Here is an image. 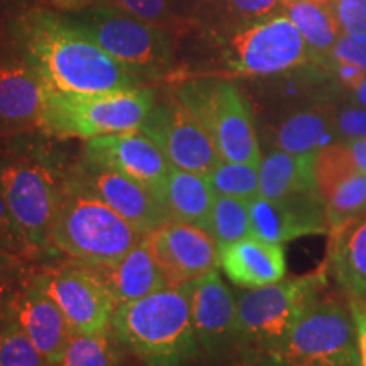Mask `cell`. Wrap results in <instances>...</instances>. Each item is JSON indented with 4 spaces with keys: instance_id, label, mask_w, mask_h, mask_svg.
Wrapping results in <instances>:
<instances>
[{
    "instance_id": "cell-1",
    "label": "cell",
    "mask_w": 366,
    "mask_h": 366,
    "mask_svg": "<svg viewBox=\"0 0 366 366\" xmlns=\"http://www.w3.org/2000/svg\"><path fill=\"white\" fill-rule=\"evenodd\" d=\"M22 59L44 84L70 94H102L141 86V76L114 59L66 16L29 9L12 26Z\"/></svg>"
},
{
    "instance_id": "cell-2",
    "label": "cell",
    "mask_w": 366,
    "mask_h": 366,
    "mask_svg": "<svg viewBox=\"0 0 366 366\" xmlns=\"http://www.w3.org/2000/svg\"><path fill=\"white\" fill-rule=\"evenodd\" d=\"M112 332L151 366H183L197 351L189 288L168 287L119 304Z\"/></svg>"
},
{
    "instance_id": "cell-3",
    "label": "cell",
    "mask_w": 366,
    "mask_h": 366,
    "mask_svg": "<svg viewBox=\"0 0 366 366\" xmlns=\"http://www.w3.org/2000/svg\"><path fill=\"white\" fill-rule=\"evenodd\" d=\"M143 236L76 178L61 187L51 248L80 264L105 267L122 258Z\"/></svg>"
},
{
    "instance_id": "cell-4",
    "label": "cell",
    "mask_w": 366,
    "mask_h": 366,
    "mask_svg": "<svg viewBox=\"0 0 366 366\" xmlns=\"http://www.w3.org/2000/svg\"><path fill=\"white\" fill-rule=\"evenodd\" d=\"M153 105V92L144 86L102 94H70L48 86L39 129L61 139H92L137 129Z\"/></svg>"
},
{
    "instance_id": "cell-5",
    "label": "cell",
    "mask_w": 366,
    "mask_h": 366,
    "mask_svg": "<svg viewBox=\"0 0 366 366\" xmlns=\"http://www.w3.org/2000/svg\"><path fill=\"white\" fill-rule=\"evenodd\" d=\"M65 16L137 76H159L175 66V39L167 31L102 6L79 9Z\"/></svg>"
},
{
    "instance_id": "cell-6",
    "label": "cell",
    "mask_w": 366,
    "mask_h": 366,
    "mask_svg": "<svg viewBox=\"0 0 366 366\" xmlns=\"http://www.w3.org/2000/svg\"><path fill=\"white\" fill-rule=\"evenodd\" d=\"M175 99L202 122L222 159L259 167L263 157L253 117L234 84L219 79L187 80L177 89Z\"/></svg>"
},
{
    "instance_id": "cell-7",
    "label": "cell",
    "mask_w": 366,
    "mask_h": 366,
    "mask_svg": "<svg viewBox=\"0 0 366 366\" xmlns=\"http://www.w3.org/2000/svg\"><path fill=\"white\" fill-rule=\"evenodd\" d=\"M273 356L282 366H361L353 310L315 300Z\"/></svg>"
},
{
    "instance_id": "cell-8",
    "label": "cell",
    "mask_w": 366,
    "mask_h": 366,
    "mask_svg": "<svg viewBox=\"0 0 366 366\" xmlns=\"http://www.w3.org/2000/svg\"><path fill=\"white\" fill-rule=\"evenodd\" d=\"M322 282V274H309L242 292L237 299L239 336L268 345L273 351L317 300Z\"/></svg>"
},
{
    "instance_id": "cell-9",
    "label": "cell",
    "mask_w": 366,
    "mask_h": 366,
    "mask_svg": "<svg viewBox=\"0 0 366 366\" xmlns=\"http://www.w3.org/2000/svg\"><path fill=\"white\" fill-rule=\"evenodd\" d=\"M0 190L31 249L51 248L61 187L44 164L31 159L0 163Z\"/></svg>"
},
{
    "instance_id": "cell-10",
    "label": "cell",
    "mask_w": 366,
    "mask_h": 366,
    "mask_svg": "<svg viewBox=\"0 0 366 366\" xmlns=\"http://www.w3.org/2000/svg\"><path fill=\"white\" fill-rule=\"evenodd\" d=\"M33 282L51 299L75 332H105L111 329L117 302L102 278L86 264L44 268Z\"/></svg>"
},
{
    "instance_id": "cell-11",
    "label": "cell",
    "mask_w": 366,
    "mask_h": 366,
    "mask_svg": "<svg viewBox=\"0 0 366 366\" xmlns=\"http://www.w3.org/2000/svg\"><path fill=\"white\" fill-rule=\"evenodd\" d=\"M309 46L288 16H273L237 31L229 41L227 63L242 75H274L309 59Z\"/></svg>"
},
{
    "instance_id": "cell-12",
    "label": "cell",
    "mask_w": 366,
    "mask_h": 366,
    "mask_svg": "<svg viewBox=\"0 0 366 366\" xmlns=\"http://www.w3.org/2000/svg\"><path fill=\"white\" fill-rule=\"evenodd\" d=\"M141 129L178 170L209 173L222 159L202 122L177 99L154 104Z\"/></svg>"
},
{
    "instance_id": "cell-13",
    "label": "cell",
    "mask_w": 366,
    "mask_h": 366,
    "mask_svg": "<svg viewBox=\"0 0 366 366\" xmlns=\"http://www.w3.org/2000/svg\"><path fill=\"white\" fill-rule=\"evenodd\" d=\"M170 287H183L219 267V242L207 229L170 221L146 234Z\"/></svg>"
},
{
    "instance_id": "cell-14",
    "label": "cell",
    "mask_w": 366,
    "mask_h": 366,
    "mask_svg": "<svg viewBox=\"0 0 366 366\" xmlns=\"http://www.w3.org/2000/svg\"><path fill=\"white\" fill-rule=\"evenodd\" d=\"M84 159L89 167L119 172L153 190L173 168L157 141L141 127L86 139Z\"/></svg>"
},
{
    "instance_id": "cell-15",
    "label": "cell",
    "mask_w": 366,
    "mask_h": 366,
    "mask_svg": "<svg viewBox=\"0 0 366 366\" xmlns=\"http://www.w3.org/2000/svg\"><path fill=\"white\" fill-rule=\"evenodd\" d=\"M315 180L326 209L329 231L366 214V175L358 170L342 141L319 151Z\"/></svg>"
},
{
    "instance_id": "cell-16",
    "label": "cell",
    "mask_w": 366,
    "mask_h": 366,
    "mask_svg": "<svg viewBox=\"0 0 366 366\" xmlns=\"http://www.w3.org/2000/svg\"><path fill=\"white\" fill-rule=\"evenodd\" d=\"M76 180L141 234H149L172 221L157 192L122 173L85 164Z\"/></svg>"
},
{
    "instance_id": "cell-17",
    "label": "cell",
    "mask_w": 366,
    "mask_h": 366,
    "mask_svg": "<svg viewBox=\"0 0 366 366\" xmlns=\"http://www.w3.org/2000/svg\"><path fill=\"white\" fill-rule=\"evenodd\" d=\"M249 212L253 236L277 244L329 232L326 209L319 194L285 199L258 195L249 202Z\"/></svg>"
},
{
    "instance_id": "cell-18",
    "label": "cell",
    "mask_w": 366,
    "mask_h": 366,
    "mask_svg": "<svg viewBox=\"0 0 366 366\" xmlns=\"http://www.w3.org/2000/svg\"><path fill=\"white\" fill-rule=\"evenodd\" d=\"M2 309L19 324L46 360L59 365L73 329L58 305L33 282V277Z\"/></svg>"
},
{
    "instance_id": "cell-19",
    "label": "cell",
    "mask_w": 366,
    "mask_h": 366,
    "mask_svg": "<svg viewBox=\"0 0 366 366\" xmlns=\"http://www.w3.org/2000/svg\"><path fill=\"white\" fill-rule=\"evenodd\" d=\"M187 288L197 341L212 351L239 336L237 300L222 282L217 268L187 283Z\"/></svg>"
},
{
    "instance_id": "cell-20",
    "label": "cell",
    "mask_w": 366,
    "mask_h": 366,
    "mask_svg": "<svg viewBox=\"0 0 366 366\" xmlns=\"http://www.w3.org/2000/svg\"><path fill=\"white\" fill-rule=\"evenodd\" d=\"M219 267L237 287H267L285 278V249L277 242L248 236L231 244L219 246Z\"/></svg>"
},
{
    "instance_id": "cell-21",
    "label": "cell",
    "mask_w": 366,
    "mask_h": 366,
    "mask_svg": "<svg viewBox=\"0 0 366 366\" xmlns=\"http://www.w3.org/2000/svg\"><path fill=\"white\" fill-rule=\"evenodd\" d=\"M48 85L33 66L0 61V126L7 129L39 127Z\"/></svg>"
},
{
    "instance_id": "cell-22",
    "label": "cell",
    "mask_w": 366,
    "mask_h": 366,
    "mask_svg": "<svg viewBox=\"0 0 366 366\" xmlns=\"http://www.w3.org/2000/svg\"><path fill=\"white\" fill-rule=\"evenodd\" d=\"M90 268L102 278L117 305L139 300L170 287L149 248L146 236L116 263Z\"/></svg>"
},
{
    "instance_id": "cell-23",
    "label": "cell",
    "mask_w": 366,
    "mask_h": 366,
    "mask_svg": "<svg viewBox=\"0 0 366 366\" xmlns=\"http://www.w3.org/2000/svg\"><path fill=\"white\" fill-rule=\"evenodd\" d=\"M329 264L342 290L366 304V214L329 231Z\"/></svg>"
},
{
    "instance_id": "cell-24",
    "label": "cell",
    "mask_w": 366,
    "mask_h": 366,
    "mask_svg": "<svg viewBox=\"0 0 366 366\" xmlns=\"http://www.w3.org/2000/svg\"><path fill=\"white\" fill-rule=\"evenodd\" d=\"M157 195L167 209L172 221L192 224L209 231L214 194L207 173H197L172 168L158 187Z\"/></svg>"
},
{
    "instance_id": "cell-25",
    "label": "cell",
    "mask_w": 366,
    "mask_h": 366,
    "mask_svg": "<svg viewBox=\"0 0 366 366\" xmlns=\"http://www.w3.org/2000/svg\"><path fill=\"white\" fill-rule=\"evenodd\" d=\"M317 153L295 154L277 149L259 163V195L264 199L319 194L315 180Z\"/></svg>"
},
{
    "instance_id": "cell-26",
    "label": "cell",
    "mask_w": 366,
    "mask_h": 366,
    "mask_svg": "<svg viewBox=\"0 0 366 366\" xmlns=\"http://www.w3.org/2000/svg\"><path fill=\"white\" fill-rule=\"evenodd\" d=\"M332 116L317 111H302L287 117L274 134V144L287 153H319L334 141Z\"/></svg>"
},
{
    "instance_id": "cell-27",
    "label": "cell",
    "mask_w": 366,
    "mask_h": 366,
    "mask_svg": "<svg viewBox=\"0 0 366 366\" xmlns=\"http://www.w3.org/2000/svg\"><path fill=\"white\" fill-rule=\"evenodd\" d=\"M287 16L299 29L312 54L329 56L342 34L336 16L326 6L309 0H297L287 6Z\"/></svg>"
},
{
    "instance_id": "cell-28",
    "label": "cell",
    "mask_w": 366,
    "mask_h": 366,
    "mask_svg": "<svg viewBox=\"0 0 366 366\" xmlns=\"http://www.w3.org/2000/svg\"><path fill=\"white\" fill-rule=\"evenodd\" d=\"M92 6L109 7L173 36L189 33L195 26L178 0H92Z\"/></svg>"
},
{
    "instance_id": "cell-29",
    "label": "cell",
    "mask_w": 366,
    "mask_h": 366,
    "mask_svg": "<svg viewBox=\"0 0 366 366\" xmlns=\"http://www.w3.org/2000/svg\"><path fill=\"white\" fill-rule=\"evenodd\" d=\"M209 232L216 237L219 246L231 244L253 236L248 200L216 195L210 212Z\"/></svg>"
},
{
    "instance_id": "cell-30",
    "label": "cell",
    "mask_w": 366,
    "mask_h": 366,
    "mask_svg": "<svg viewBox=\"0 0 366 366\" xmlns=\"http://www.w3.org/2000/svg\"><path fill=\"white\" fill-rule=\"evenodd\" d=\"M207 177L216 195L232 197V199L248 200V202L259 195L258 164L221 159L207 173Z\"/></svg>"
},
{
    "instance_id": "cell-31",
    "label": "cell",
    "mask_w": 366,
    "mask_h": 366,
    "mask_svg": "<svg viewBox=\"0 0 366 366\" xmlns=\"http://www.w3.org/2000/svg\"><path fill=\"white\" fill-rule=\"evenodd\" d=\"M0 366H58L46 360L19 324L2 309L0 314Z\"/></svg>"
},
{
    "instance_id": "cell-32",
    "label": "cell",
    "mask_w": 366,
    "mask_h": 366,
    "mask_svg": "<svg viewBox=\"0 0 366 366\" xmlns=\"http://www.w3.org/2000/svg\"><path fill=\"white\" fill-rule=\"evenodd\" d=\"M58 366H116V353L109 331L71 332Z\"/></svg>"
},
{
    "instance_id": "cell-33",
    "label": "cell",
    "mask_w": 366,
    "mask_h": 366,
    "mask_svg": "<svg viewBox=\"0 0 366 366\" xmlns=\"http://www.w3.org/2000/svg\"><path fill=\"white\" fill-rule=\"evenodd\" d=\"M31 277L33 274L27 272L21 254L0 248V307H6L7 302L27 285Z\"/></svg>"
},
{
    "instance_id": "cell-34",
    "label": "cell",
    "mask_w": 366,
    "mask_h": 366,
    "mask_svg": "<svg viewBox=\"0 0 366 366\" xmlns=\"http://www.w3.org/2000/svg\"><path fill=\"white\" fill-rule=\"evenodd\" d=\"M334 12L342 34L366 43V0H336Z\"/></svg>"
},
{
    "instance_id": "cell-35",
    "label": "cell",
    "mask_w": 366,
    "mask_h": 366,
    "mask_svg": "<svg viewBox=\"0 0 366 366\" xmlns=\"http://www.w3.org/2000/svg\"><path fill=\"white\" fill-rule=\"evenodd\" d=\"M332 127L340 141L366 137V109L360 105H347L332 116Z\"/></svg>"
},
{
    "instance_id": "cell-36",
    "label": "cell",
    "mask_w": 366,
    "mask_h": 366,
    "mask_svg": "<svg viewBox=\"0 0 366 366\" xmlns=\"http://www.w3.org/2000/svg\"><path fill=\"white\" fill-rule=\"evenodd\" d=\"M226 6L234 19L254 24L280 11L282 0H226Z\"/></svg>"
},
{
    "instance_id": "cell-37",
    "label": "cell",
    "mask_w": 366,
    "mask_h": 366,
    "mask_svg": "<svg viewBox=\"0 0 366 366\" xmlns=\"http://www.w3.org/2000/svg\"><path fill=\"white\" fill-rule=\"evenodd\" d=\"M0 248H6L21 256L27 251H33L31 246L27 244L19 226L14 221L2 190H0Z\"/></svg>"
},
{
    "instance_id": "cell-38",
    "label": "cell",
    "mask_w": 366,
    "mask_h": 366,
    "mask_svg": "<svg viewBox=\"0 0 366 366\" xmlns=\"http://www.w3.org/2000/svg\"><path fill=\"white\" fill-rule=\"evenodd\" d=\"M329 59H341L366 71V43L356 41L350 36L341 34L337 43L334 44L332 51L329 53Z\"/></svg>"
},
{
    "instance_id": "cell-39",
    "label": "cell",
    "mask_w": 366,
    "mask_h": 366,
    "mask_svg": "<svg viewBox=\"0 0 366 366\" xmlns=\"http://www.w3.org/2000/svg\"><path fill=\"white\" fill-rule=\"evenodd\" d=\"M331 65H332L334 73H336L337 76V81H340L341 85H345L346 89H350L351 92H353L366 76L365 70L351 65V63L341 61V59H331Z\"/></svg>"
},
{
    "instance_id": "cell-40",
    "label": "cell",
    "mask_w": 366,
    "mask_h": 366,
    "mask_svg": "<svg viewBox=\"0 0 366 366\" xmlns=\"http://www.w3.org/2000/svg\"><path fill=\"white\" fill-rule=\"evenodd\" d=\"M353 315L356 320V331H358L361 366H366V304H356L353 307Z\"/></svg>"
},
{
    "instance_id": "cell-41",
    "label": "cell",
    "mask_w": 366,
    "mask_h": 366,
    "mask_svg": "<svg viewBox=\"0 0 366 366\" xmlns=\"http://www.w3.org/2000/svg\"><path fill=\"white\" fill-rule=\"evenodd\" d=\"M346 144L347 151H350L351 158L358 170L366 175V137H358V139H347L342 141Z\"/></svg>"
},
{
    "instance_id": "cell-42",
    "label": "cell",
    "mask_w": 366,
    "mask_h": 366,
    "mask_svg": "<svg viewBox=\"0 0 366 366\" xmlns=\"http://www.w3.org/2000/svg\"><path fill=\"white\" fill-rule=\"evenodd\" d=\"M178 2H180L185 16L190 17V19L197 24V21H199V14L207 11V9L216 7L221 0H178Z\"/></svg>"
},
{
    "instance_id": "cell-43",
    "label": "cell",
    "mask_w": 366,
    "mask_h": 366,
    "mask_svg": "<svg viewBox=\"0 0 366 366\" xmlns=\"http://www.w3.org/2000/svg\"><path fill=\"white\" fill-rule=\"evenodd\" d=\"M353 100L356 105L366 109V76H365V80L361 81V84L353 90Z\"/></svg>"
},
{
    "instance_id": "cell-44",
    "label": "cell",
    "mask_w": 366,
    "mask_h": 366,
    "mask_svg": "<svg viewBox=\"0 0 366 366\" xmlns=\"http://www.w3.org/2000/svg\"><path fill=\"white\" fill-rule=\"evenodd\" d=\"M309 2H314V4H319V6H329V4L336 2V0H309Z\"/></svg>"
},
{
    "instance_id": "cell-45",
    "label": "cell",
    "mask_w": 366,
    "mask_h": 366,
    "mask_svg": "<svg viewBox=\"0 0 366 366\" xmlns=\"http://www.w3.org/2000/svg\"><path fill=\"white\" fill-rule=\"evenodd\" d=\"M292 2H297V0H282V4H283V6H288V4H292Z\"/></svg>"
}]
</instances>
